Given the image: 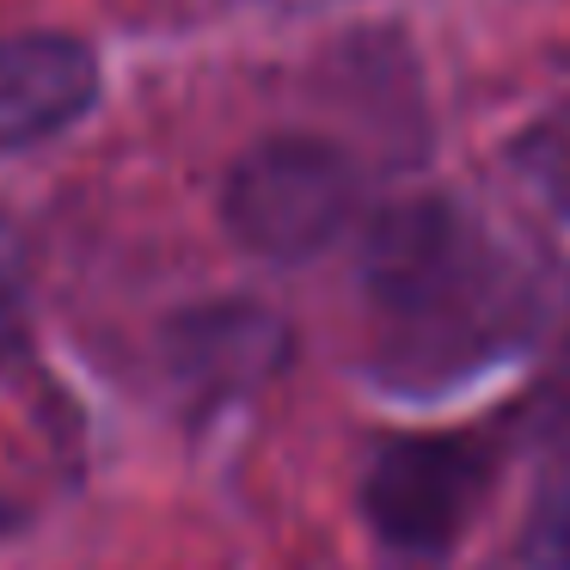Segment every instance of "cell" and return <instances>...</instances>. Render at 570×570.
<instances>
[{
    "label": "cell",
    "instance_id": "7",
    "mask_svg": "<svg viewBox=\"0 0 570 570\" xmlns=\"http://www.w3.org/2000/svg\"><path fill=\"white\" fill-rule=\"evenodd\" d=\"M19 344V288H13V276L0 271V356Z\"/></svg>",
    "mask_w": 570,
    "mask_h": 570
},
{
    "label": "cell",
    "instance_id": "6",
    "mask_svg": "<svg viewBox=\"0 0 570 570\" xmlns=\"http://www.w3.org/2000/svg\"><path fill=\"white\" fill-rule=\"evenodd\" d=\"M528 558L540 570H570V491H558L552 503L540 509V521H533V533H528Z\"/></svg>",
    "mask_w": 570,
    "mask_h": 570
},
{
    "label": "cell",
    "instance_id": "8",
    "mask_svg": "<svg viewBox=\"0 0 570 570\" xmlns=\"http://www.w3.org/2000/svg\"><path fill=\"white\" fill-rule=\"evenodd\" d=\"M0 515H7V509H0Z\"/></svg>",
    "mask_w": 570,
    "mask_h": 570
},
{
    "label": "cell",
    "instance_id": "2",
    "mask_svg": "<svg viewBox=\"0 0 570 570\" xmlns=\"http://www.w3.org/2000/svg\"><path fill=\"white\" fill-rule=\"evenodd\" d=\"M356 203H362L356 166L332 141L313 136H276L264 148H252L227 173L222 190V215L234 227V239L276 264H301L337 246L344 227L356 222Z\"/></svg>",
    "mask_w": 570,
    "mask_h": 570
},
{
    "label": "cell",
    "instance_id": "5",
    "mask_svg": "<svg viewBox=\"0 0 570 570\" xmlns=\"http://www.w3.org/2000/svg\"><path fill=\"white\" fill-rule=\"evenodd\" d=\"M185 332H190L185 362H190L197 381H258V374H271L276 356H283V325L258 307L197 313Z\"/></svg>",
    "mask_w": 570,
    "mask_h": 570
},
{
    "label": "cell",
    "instance_id": "3",
    "mask_svg": "<svg viewBox=\"0 0 570 570\" xmlns=\"http://www.w3.org/2000/svg\"><path fill=\"white\" fill-rule=\"evenodd\" d=\"M484 491V454L466 435H399L362 479V509L393 546H448Z\"/></svg>",
    "mask_w": 570,
    "mask_h": 570
},
{
    "label": "cell",
    "instance_id": "4",
    "mask_svg": "<svg viewBox=\"0 0 570 570\" xmlns=\"http://www.w3.org/2000/svg\"><path fill=\"white\" fill-rule=\"evenodd\" d=\"M92 99H99V62L80 38L26 31L0 43V148L56 136L87 117Z\"/></svg>",
    "mask_w": 570,
    "mask_h": 570
},
{
    "label": "cell",
    "instance_id": "1",
    "mask_svg": "<svg viewBox=\"0 0 570 570\" xmlns=\"http://www.w3.org/2000/svg\"><path fill=\"white\" fill-rule=\"evenodd\" d=\"M368 307L386 344L411 362H430L479 332L491 307V258L479 234L448 203H399L374 222L362 258Z\"/></svg>",
    "mask_w": 570,
    "mask_h": 570
}]
</instances>
